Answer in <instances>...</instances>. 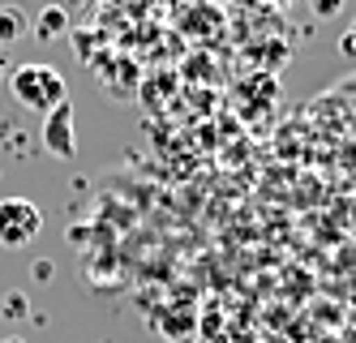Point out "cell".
Instances as JSON below:
<instances>
[{
    "label": "cell",
    "mask_w": 356,
    "mask_h": 343,
    "mask_svg": "<svg viewBox=\"0 0 356 343\" xmlns=\"http://www.w3.org/2000/svg\"><path fill=\"white\" fill-rule=\"evenodd\" d=\"M5 343H26V339H5Z\"/></svg>",
    "instance_id": "11"
},
{
    "label": "cell",
    "mask_w": 356,
    "mask_h": 343,
    "mask_svg": "<svg viewBox=\"0 0 356 343\" xmlns=\"http://www.w3.org/2000/svg\"><path fill=\"white\" fill-rule=\"evenodd\" d=\"M279 5H292V0H279Z\"/></svg>",
    "instance_id": "13"
},
{
    "label": "cell",
    "mask_w": 356,
    "mask_h": 343,
    "mask_svg": "<svg viewBox=\"0 0 356 343\" xmlns=\"http://www.w3.org/2000/svg\"><path fill=\"white\" fill-rule=\"evenodd\" d=\"M26 31H31L26 9H17V5H0V51H5L9 43H17Z\"/></svg>",
    "instance_id": "5"
},
{
    "label": "cell",
    "mask_w": 356,
    "mask_h": 343,
    "mask_svg": "<svg viewBox=\"0 0 356 343\" xmlns=\"http://www.w3.org/2000/svg\"><path fill=\"white\" fill-rule=\"evenodd\" d=\"M69 39H73V51H78L82 61H90V31H73Z\"/></svg>",
    "instance_id": "9"
},
{
    "label": "cell",
    "mask_w": 356,
    "mask_h": 343,
    "mask_svg": "<svg viewBox=\"0 0 356 343\" xmlns=\"http://www.w3.org/2000/svg\"><path fill=\"white\" fill-rule=\"evenodd\" d=\"M43 232V210L31 198H0V249H26Z\"/></svg>",
    "instance_id": "2"
},
{
    "label": "cell",
    "mask_w": 356,
    "mask_h": 343,
    "mask_svg": "<svg viewBox=\"0 0 356 343\" xmlns=\"http://www.w3.org/2000/svg\"><path fill=\"white\" fill-rule=\"evenodd\" d=\"M26 309H31V301H26V292H5V318L9 322H17V318H26Z\"/></svg>",
    "instance_id": "6"
},
{
    "label": "cell",
    "mask_w": 356,
    "mask_h": 343,
    "mask_svg": "<svg viewBox=\"0 0 356 343\" xmlns=\"http://www.w3.org/2000/svg\"><path fill=\"white\" fill-rule=\"evenodd\" d=\"M9 95H13V103L22 112L47 116L52 108H60V103L69 99V86H65L60 69L43 65V61H31V65H17L9 73Z\"/></svg>",
    "instance_id": "1"
},
{
    "label": "cell",
    "mask_w": 356,
    "mask_h": 343,
    "mask_svg": "<svg viewBox=\"0 0 356 343\" xmlns=\"http://www.w3.org/2000/svg\"><path fill=\"white\" fill-rule=\"evenodd\" d=\"M52 271H56V266H52V257H39V262H35V279H39V283L52 279Z\"/></svg>",
    "instance_id": "10"
},
{
    "label": "cell",
    "mask_w": 356,
    "mask_h": 343,
    "mask_svg": "<svg viewBox=\"0 0 356 343\" xmlns=\"http://www.w3.org/2000/svg\"><path fill=\"white\" fill-rule=\"evenodd\" d=\"M314 5V17H335L343 9V0H309Z\"/></svg>",
    "instance_id": "8"
},
{
    "label": "cell",
    "mask_w": 356,
    "mask_h": 343,
    "mask_svg": "<svg viewBox=\"0 0 356 343\" xmlns=\"http://www.w3.org/2000/svg\"><path fill=\"white\" fill-rule=\"evenodd\" d=\"M43 150L52 154V159H73V154H78V138H73V103L65 99L60 108H52L43 116Z\"/></svg>",
    "instance_id": "3"
},
{
    "label": "cell",
    "mask_w": 356,
    "mask_h": 343,
    "mask_svg": "<svg viewBox=\"0 0 356 343\" xmlns=\"http://www.w3.org/2000/svg\"><path fill=\"white\" fill-rule=\"evenodd\" d=\"M0 73H5V56H0Z\"/></svg>",
    "instance_id": "12"
},
{
    "label": "cell",
    "mask_w": 356,
    "mask_h": 343,
    "mask_svg": "<svg viewBox=\"0 0 356 343\" xmlns=\"http://www.w3.org/2000/svg\"><path fill=\"white\" fill-rule=\"evenodd\" d=\"M339 56L356 65V22L348 26V31H343V39H339Z\"/></svg>",
    "instance_id": "7"
},
{
    "label": "cell",
    "mask_w": 356,
    "mask_h": 343,
    "mask_svg": "<svg viewBox=\"0 0 356 343\" xmlns=\"http://www.w3.org/2000/svg\"><path fill=\"white\" fill-rule=\"evenodd\" d=\"M31 31H35V39H39V43H56V39H65V35H69V13H65L60 5H43V9H39V17L31 22Z\"/></svg>",
    "instance_id": "4"
}]
</instances>
